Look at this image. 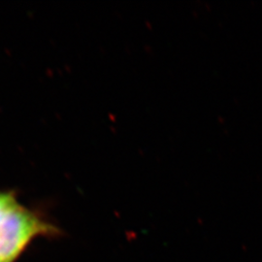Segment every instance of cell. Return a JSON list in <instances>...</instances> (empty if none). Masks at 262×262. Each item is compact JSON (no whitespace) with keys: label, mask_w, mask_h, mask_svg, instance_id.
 <instances>
[{"label":"cell","mask_w":262,"mask_h":262,"mask_svg":"<svg viewBox=\"0 0 262 262\" xmlns=\"http://www.w3.org/2000/svg\"><path fill=\"white\" fill-rule=\"evenodd\" d=\"M59 229L24 207L0 217V262H13L37 236H56Z\"/></svg>","instance_id":"6da1fadb"},{"label":"cell","mask_w":262,"mask_h":262,"mask_svg":"<svg viewBox=\"0 0 262 262\" xmlns=\"http://www.w3.org/2000/svg\"><path fill=\"white\" fill-rule=\"evenodd\" d=\"M18 205V201L12 193L0 192V217Z\"/></svg>","instance_id":"7a4b0ae2"}]
</instances>
